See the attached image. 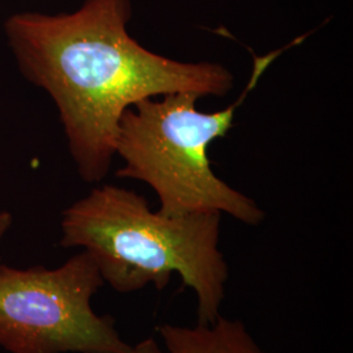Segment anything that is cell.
I'll return each instance as SVG.
<instances>
[{
  "mask_svg": "<svg viewBox=\"0 0 353 353\" xmlns=\"http://www.w3.org/2000/svg\"><path fill=\"white\" fill-rule=\"evenodd\" d=\"M130 0H84L75 12L14 13L4 32L20 72L58 108L80 176L101 182L113 163L123 113L170 93L221 97L233 87L227 67L159 55L130 36Z\"/></svg>",
  "mask_w": 353,
  "mask_h": 353,
  "instance_id": "1",
  "label": "cell"
},
{
  "mask_svg": "<svg viewBox=\"0 0 353 353\" xmlns=\"http://www.w3.org/2000/svg\"><path fill=\"white\" fill-rule=\"evenodd\" d=\"M220 221L219 212H153L135 191L102 185L64 210L61 245L83 248L103 281L119 293L148 284L163 290L178 274L196 294L198 323L212 325L229 276L219 250Z\"/></svg>",
  "mask_w": 353,
  "mask_h": 353,
  "instance_id": "2",
  "label": "cell"
},
{
  "mask_svg": "<svg viewBox=\"0 0 353 353\" xmlns=\"http://www.w3.org/2000/svg\"><path fill=\"white\" fill-rule=\"evenodd\" d=\"M281 51L255 57L245 92L220 112L198 110L199 97L192 93L150 97L130 106L115 137L114 153L125 163L115 176L151 186L166 216L219 212L248 225L261 224L265 212L214 174L207 151L229 132L236 110Z\"/></svg>",
  "mask_w": 353,
  "mask_h": 353,
  "instance_id": "3",
  "label": "cell"
},
{
  "mask_svg": "<svg viewBox=\"0 0 353 353\" xmlns=\"http://www.w3.org/2000/svg\"><path fill=\"white\" fill-rule=\"evenodd\" d=\"M105 284L88 252L58 268L0 263V347L10 353H122L110 316H97L92 297Z\"/></svg>",
  "mask_w": 353,
  "mask_h": 353,
  "instance_id": "4",
  "label": "cell"
},
{
  "mask_svg": "<svg viewBox=\"0 0 353 353\" xmlns=\"http://www.w3.org/2000/svg\"><path fill=\"white\" fill-rule=\"evenodd\" d=\"M157 330L164 341V353H265L242 322L221 316L212 325H163Z\"/></svg>",
  "mask_w": 353,
  "mask_h": 353,
  "instance_id": "5",
  "label": "cell"
},
{
  "mask_svg": "<svg viewBox=\"0 0 353 353\" xmlns=\"http://www.w3.org/2000/svg\"><path fill=\"white\" fill-rule=\"evenodd\" d=\"M122 353H164L159 344L156 343V341L153 338H148L145 341H140L137 345H131L127 351Z\"/></svg>",
  "mask_w": 353,
  "mask_h": 353,
  "instance_id": "6",
  "label": "cell"
},
{
  "mask_svg": "<svg viewBox=\"0 0 353 353\" xmlns=\"http://www.w3.org/2000/svg\"><path fill=\"white\" fill-rule=\"evenodd\" d=\"M12 214L7 211H0V242L3 240L4 234L8 232V229L12 225Z\"/></svg>",
  "mask_w": 353,
  "mask_h": 353,
  "instance_id": "7",
  "label": "cell"
}]
</instances>
